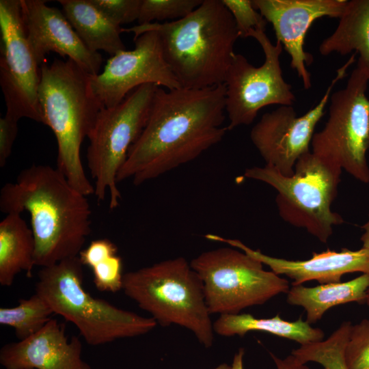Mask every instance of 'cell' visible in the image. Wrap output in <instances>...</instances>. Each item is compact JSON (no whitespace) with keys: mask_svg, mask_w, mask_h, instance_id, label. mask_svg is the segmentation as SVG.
<instances>
[{"mask_svg":"<svg viewBox=\"0 0 369 369\" xmlns=\"http://www.w3.org/2000/svg\"><path fill=\"white\" fill-rule=\"evenodd\" d=\"M205 237L210 241L227 243L256 258L275 274L284 275L292 279V286L302 285L310 280H316L320 284L340 282L343 275L354 272L369 274V249L364 247L358 250L342 248L340 251L328 249L320 253L314 252L308 260H292L266 255L237 239L211 234Z\"/></svg>","mask_w":369,"mask_h":369,"instance_id":"e0dca14e","label":"cell"},{"mask_svg":"<svg viewBox=\"0 0 369 369\" xmlns=\"http://www.w3.org/2000/svg\"><path fill=\"white\" fill-rule=\"evenodd\" d=\"M341 173L309 152L298 159L290 176L268 165L247 168L244 176L273 187L277 192L275 202L281 218L326 243L333 228L344 223L331 209Z\"/></svg>","mask_w":369,"mask_h":369,"instance_id":"52a82bcc","label":"cell"},{"mask_svg":"<svg viewBox=\"0 0 369 369\" xmlns=\"http://www.w3.org/2000/svg\"><path fill=\"white\" fill-rule=\"evenodd\" d=\"M213 369H231V366H229L226 364H222L215 367Z\"/></svg>","mask_w":369,"mask_h":369,"instance_id":"e575fe53","label":"cell"},{"mask_svg":"<svg viewBox=\"0 0 369 369\" xmlns=\"http://www.w3.org/2000/svg\"><path fill=\"white\" fill-rule=\"evenodd\" d=\"M203 0H141L138 25L154 20L169 22L185 17L196 9Z\"/></svg>","mask_w":369,"mask_h":369,"instance_id":"4316f807","label":"cell"},{"mask_svg":"<svg viewBox=\"0 0 369 369\" xmlns=\"http://www.w3.org/2000/svg\"><path fill=\"white\" fill-rule=\"evenodd\" d=\"M62 12L85 46L110 56L126 50L122 27L107 18L90 0H59Z\"/></svg>","mask_w":369,"mask_h":369,"instance_id":"ffe728a7","label":"cell"},{"mask_svg":"<svg viewBox=\"0 0 369 369\" xmlns=\"http://www.w3.org/2000/svg\"><path fill=\"white\" fill-rule=\"evenodd\" d=\"M35 251L31 228L20 214H7L0 222V284L11 286L23 271L31 277Z\"/></svg>","mask_w":369,"mask_h":369,"instance_id":"7402d4cb","label":"cell"},{"mask_svg":"<svg viewBox=\"0 0 369 369\" xmlns=\"http://www.w3.org/2000/svg\"><path fill=\"white\" fill-rule=\"evenodd\" d=\"M351 326L350 321H344L326 340L301 345L291 354L303 364L313 361L324 369H347L344 350Z\"/></svg>","mask_w":369,"mask_h":369,"instance_id":"484cf974","label":"cell"},{"mask_svg":"<svg viewBox=\"0 0 369 369\" xmlns=\"http://www.w3.org/2000/svg\"><path fill=\"white\" fill-rule=\"evenodd\" d=\"M245 351L243 348H239L234 355L233 361L231 365V369H243V357Z\"/></svg>","mask_w":369,"mask_h":369,"instance_id":"d6a6232c","label":"cell"},{"mask_svg":"<svg viewBox=\"0 0 369 369\" xmlns=\"http://www.w3.org/2000/svg\"><path fill=\"white\" fill-rule=\"evenodd\" d=\"M90 75L70 59H55L40 66L38 90L42 124L57 140V168L85 196L95 189L85 172L81 147L103 107L91 90Z\"/></svg>","mask_w":369,"mask_h":369,"instance_id":"277c9868","label":"cell"},{"mask_svg":"<svg viewBox=\"0 0 369 369\" xmlns=\"http://www.w3.org/2000/svg\"><path fill=\"white\" fill-rule=\"evenodd\" d=\"M232 14L239 38H247L252 31H265L266 20L255 9L251 0H221Z\"/></svg>","mask_w":369,"mask_h":369,"instance_id":"f1b7e54d","label":"cell"},{"mask_svg":"<svg viewBox=\"0 0 369 369\" xmlns=\"http://www.w3.org/2000/svg\"><path fill=\"white\" fill-rule=\"evenodd\" d=\"M252 4L271 23L277 41L290 57V66L301 79L304 88L312 86L306 66L312 56L304 51L305 36L317 19L341 16L347 0H251Z\"/></svg>","mask_w":369,"mask_h":369,"instance_id":"9a60e30c","label":"cell"},{"mask_svg":"<svg viewBox=\"0 0 369 369\" xmlns=\"http://www.w3.org/2000/svg\"><path fill=\"white\" fill-rule=\"evenodd\" d=\"M116 245L107 238L92 241L79 254L83 266L92 270L96 288L102 292H115L122 288V262Z\"/></svg>","mask_w":369,"mask_h":369,"instance_id":"cb8c5ba5","label":"cell"},{"mask_svg":"<svg viewBox=\"0 0 369 369\" xmlns=\"http://www.w3.org/2000/svg\"><path fill=\"white\" fill-rule=\"evenodd\" d=\"M355 53L341 68L331 81L320 101L304 115L298 116L292 105H281L262 115L250 132L251 141L265 165L277 169L282 175L294 174L295 164L310 145L318 122L324 115L335 85L346 75L354 62Z\"/></svg>","mask_w":369,"mask_h":369,"instance_id":"4fadbf2b","label":"cell"},{"mask_svg":"<svg viewBox=\"0 0 369 369\" xmlns=\"http://www.w3.org/2000/svg\"><path fill=\"white\" fill-rule=\"evenodd\" d=\"M224 83L203 89L159 87L147 123L128 150L118 182L140 185L191 162L220 142L228 131Z\"/></svg>","mask_w":369,"mask_h":369,"instance_id":"6da1fadb","label":"cell"},{"mask_svg":"<svg viewBox=\"0 0 369 369\" xmlns=\"http://www.w3.org/2000/svg\"><path fill=\"white\" fill-rule=\"evenodd\" d=\"M133 40V50L111 56L101 73L90 75L91 90L103 107L118 105L131 92L145 84L167 90L181 87L164 58L156 31H146Z\"/></svg>","mask_w":369,"mask_h":369,"instance_id":"5bb4252c","label":"cell"},{"mask_svg":"<svg viewBox=\"0 0 369 369\" xmlns=\"http://www.w3.org/2000/svg\"><path fill=\"white\" fill-rule=\"evenodd\" d=\"M364 232L361 236V241L362 242V247L369 249V215L367 222L362 226Z\"/></svg>","mask_w":369,"mask_h":369,"instance_id":"836d02e7","label":"cell"},{"mask_svg":"<svg viewBox=\"0 0 369 369\" xmlns=\"http://www.w3.org/2000/svg\"><path fill=\"white\" fill-rule=\"evenodd\" d=\"M353 51L359 54L357 66L369 79V0L347 1L337 27L319 46L323 55H344Z\"/></svg>","mask_w":369,"mask_h":369,"instance_id":"44dd1931","label":"cell"},{"mask_svg":"<svg viewBox=\"0 0 369 369\" xmlns=\"http://www.w3.org/2000/svg\"><path fill=\"white\" fill-rule=\"evenodd\" d=\"M111 22L120 26L137 20L141 0H90Z\"/></svg>","mask_w":369,"mask_h":369,"instance_id":"f546056e","label":"cell"},{"mask_svg":"<svg viewBox=\"0 0 369 369\" xmlns=\"http://www.w3.org/2000/svg\"><path fill=\"white\" fill-rule=\"evenodd\" d=\"M366 303L368 305V306L369 307V288L367 290V296H366Z\"/></svg>","mask_w":369,"mask_h":369,"instance_id":"d590c367","label":"cell"},{"mask_svg":"<svg viewBox=\"0 0 369 369\" xmlns=\"http://www.w3.org/2000/svg\"><path fill=\"white\" fill-rule=\"evenodd\" d=\"M190 264L202 281L210 314H238L290 289L287 279L264 270L260 261L235 247L204 251Z\"/></svg>","mask_w":369,"mask_h":369,"instance_id":"9c48e42d","label":"cell"},{"mask_svg":"<svg viewBox=\"0 0 369 369\" xmlns=\"http://www.w3.org/2000/svg\"><path fill=\"white\" fill-rule=\"evenodd\" d=\"M344 360L347 369H369V319L352 325Z\"/></svg>","mask_w":369,"mask_h":369,"instance_id":"83f0119b","label":"cell"},{"mask_svg":"<svg viewBox=\"0 0 369 369\" xmlns=\"http://www.w3.org/2000/svg\"><path fill=\"white\" fill-rule=\"evenodd\" d=\"M270 355L275 364V369H309L306 364L301 362L292 354L284 359L277 357L273 353Z\"/></svg>","mask_w":369,"mask_h":369,"instance_id":"1f68e13d","label":"cell"},{"mask_svg":"<svg viewBox=\"0 0 369 369\" xmlns=\"http://www.w3.org/2000/svg\"><path fill=\"white\" fill-rule=\"evenodd\" d=\"M214 332L221 336H244L247 332L260 331L289 339L301 345L324 340L325 333L312 327L302 317L288 321L277 314L270 318H257L250 314H221L213 323Z\"/></svg>","mask_w":369,"mask_h":369,"instance_id":"603a6c76","label":"cell"},{"mask_svg":"<svg viewBox=\"0 0 369 369\" xmlns=\"http://www.w3.org/2000/svg\"><path fill=\"white\" fill-rule=\"evenodd\" d=\"M122 289L157 324L186 328L205 348L212 346L215 332L203 283L184 258L124 273Z\"/></svg>","mask_w":369,"mask_h":369,"instance_id":"8992f818","label":"cell"},{"mask_svg":"<svg viewBox=\"0 0 369 369\" xmlns=\"http://www.w3.org/2000/svg\"><path fill=\"white\" fill-rule=\"evenodd\" d=\"M249 37L260 45L264 55L262 65L256 67L245 56L234 53L226 75L225 110L229 119L228 131L251 124L258 111L269 105H292L295 96L285 81L280 65L283 46L272 44L265 31H252Z\"/></svg>","mask_w":369,"mask_h":369,"instance_id":"8fae6325","label":"cell"},{"mask_svg":"<svg viewBox=\"0 0 369 369\" xmlns=\"http://www.w3.org/2000/svg\"><path fill=\"white\" fill-rule=\"evenodd\" d=\"M369 288V274L345 282L325 284L315 287L292 286L287 292L286 301L303 308L306 322L315 323L331 308L349 302L366 303Z\"/></svg>","mask_w":369,"mask_h":369,"instance_id":"d6986e66","label":"cell"},{"mask_svg":"<svg viewBox=\"0 0 369 369\" xmlns=\"http://www.w3.org/2000/svg\"><path fill=\"white\" fill-rule=\"evenodd\" d=\"M53 310L38 294L20 299L12 308H0V324L12 327L19 340L42 329L53 318Z\"/></svg>","mask_w":369,"mask_h":369,"instance_id":"d4e9b609","label":"cell"},{"mask_svg":"<svg viewBox=\"0 0 369 369\" xmlns=\"http://www.w3.org/2000/svg\"><path fill=\"white\" fill-rule=\"evenodd\" d=\"M156 31L164 58L181 87L203 89L224 83L239 38L234 20L221 0H203L184 18L122 28L135 38Z\"/></svg>","mask_w":369,"mask_h":369,"instance_id":"3957f363","label":"cell"},{"mask_svg":"<svg viewBox=\"0 0 369 369\" xmlns=\"http://www.w3.org/2000/svg\"><path fill=\"white\" fill-rule=\"evenodd\" d=\"M158 87L150 83L141 85L118 105L102 107L87 137V164L94 180V195L103 201L109 193L111 210L121 200L118 173L147 123Z\"/></svg>","mask_w":369,"mask_h":369,"instance_id":"ba28073f","label":"cell"},{"mask_svg":"<svg viewBox=\"0 0 369 369\" xmlns=\"http://www.w3.org/2000/svg\"><path fill=\"white\" fill-rule=\"evenodd\" d=\"M81 353L80 339L69 340L65 325L52 318L28 338L3 345L0 364L5 369H91Z\"/></svg>","mask_w":369,"mask_h":369,"instance_id":"ac0fdd59","label":"cell"},{"mask_svg":"<svg viewBox=\"0 0 369 369\" xmlns=\"http://www.w3.org/2000/svg\"><path fill=\"white\" fill-rule=\"evenodd\" d=\"M0 210L27 212L36 243L35 263L41 267L79 256L91 234L87 196L57 168L32 165L0 191Z\"/></svg>","mask_w":369,"mask_h":369,"instance_id":"7a4b0ae2","label":"cell"},{"mask_svg":"<svg viewBox=\"0 0 369 369\" xmlns=\"http://www.w3.org/2000/svg\"><path fill=\"white\" fill-rule=\"evenodd\" d=\"M368 77L355 68L346 86L330 96L329 118L314 134L312 152L329 167L344 169L355 179L369 183L366 154L369 149Z\"/></svg>","mask_w":369,"mask_h":369,"instance_id":"30bf717a","label":"cell"},{"mask_svg":"<svg viewBox=\"0 0 369 369\" xmlns=\"http://www.w3.org/2000/svg\"><path fill=\"white\" fill-rule=\"evenodd\" d=\"M20 6L27 40L40 66L54 52L67 56L90 75L99 74L102 55L85 46L62 10L43 0H20Z\"/></svg>","mask_w":369,"mask_h":369,"instance_id":"2e32d148","label":"cell"},{"mask_svg":"<svg viewBox=\"0 0 369 369\" xmlns=\"http://www.w3.org/2000/svg\"><path fill=\"white\" fill-rule=\"evenodd\" d=\"M83 266L76 256L42 267L35 292L54 314L74 324L88 344L102 345L154 329L157 323L152 318L120 309L88 293L83 286Z\"/></svg>","mask_w":369,"mask_h":369,"instance_id":"5b68a950","label":"cell"},{"mask_svg":"<svg viewBox=\"0 0 369 369\" xmlns=\"http://www.w3.org/2000/svg\"><path fill=\"white\" fill-rule=\"evenodd\" d=\"M0 85L7 115L42 123L38 100L40 66L29 44L20 0L0 1Z\"/></svg>","mask_w":369,"mask_h":369,"instance_id":"7c38bea8","label":"cell"},{"mask_svg":"<svg viewBox=\"0 0 369 369\" xmlns=\"http://www.w3.org/2000/svg\"><path fill=\"white\" fill-rule=\"evenodd\" d=\"M18 120L5 114L0 118V167L3 168L9 159L18 133Z\"/></svg>","mask_w":369,"mask_h":369,"instance_id":"4dcf8cb0","label":"cell"}]
</instances>
